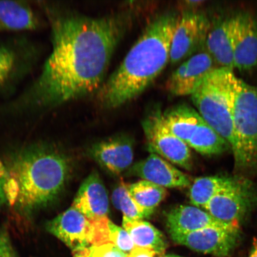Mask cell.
Wrapping results in <instances>:
<instances>
[{"mask_svg":"<svg viewBox=\"0 0 257 257\" xmlns=\"http://www.w3.org/2000/svg\"><path fill=\"white\" fill-rule=\"evenodd\" d=\"M52 49L39 75L20 95L0 104V115L42 114L98 91L131 24L123 13L93 18L42 2Z\"/></svg>","mask_w":257,"mask_h":257,"instance_id":"cell-1","label":"cell"},{"mask_svg":"<svg viewBox=\"0 0 257 257\" xmlns=\"http://www.w3.org/2000/svg\"><path fill=\"white\" fill-rule=\"evenodd\" d=\"M0 172V204L24 216L57 200L68 179V161L47 145L29 147L15 154Z\"/></svg>","mask_w":257,"mask_h":257,"instance_id":"cell-2","label":"cell"},{"mask_svg":"<svg viewBox=\"0 0 257 257\" xmlns=\"http://www.w3.org/2000/svg\"><path fill=\"white\" fill-rule=\"evenodd\" d=\"M173 12L156 16L126 57L98 91V100L109 109L121 107L152 85L170 62V47L179 20Z\"/></svg>","mask_w":257,"mask_h":257,"instance_id":"cell-3","label":"cell"},{"mask_svg":"<svg viewBox=\"0 0 257 257\" xmlns=\"http://www.w3.org/2000/svg\"><path fill=\"white\" fill-rule=\"evenodd\" d=\"M238 79L230 70L215 69L191 96L202 120L229 143L236 165L240 168V149L233 120Z\"/></svg>","mask_w":257,"mask_h":257,"instance_id":"cell-4","label":"cell"},{"mask_svg":"<svg viewBox=\"0 0 257 257\" xmlns=\"http://www.w3.org/2000/svg\"><path fill=\"white\" fill-rule=\"evenodd\" d=\"M109 220L108 217L89 219L72 207L48 221L46 229L73 251L110 243Z\"/></svg>","mask_w":257,"mask_h":257,"instance_id":"cell-5","label":"cell"},{"mask_svg":"<svg viewBox=\"0 0 257 257\" xmlns=\"http://www.w3.org/2000/svg\"><path fill=\"white\" fill-rule=\"evenodd\" d=\"M238 141L240 168L257 166V86L238 79L233 111Z\"/></svg>","mask_w":257,"mask_h":257,"instance_id":"cell-6","label":"cell"},{"mask_svg":"<svg viewBox=\"0 0 257 257\" xmlns=\"http://www.w3.org/2000/svg\"><path fill=\"white\" fill-rule=\"evenodd\" d=\"M40 48L24 36L0 39V95L9 94L34 70Z\"/></svg>","mask_w":257,"mask_h":257,"instance_id":"cell-7","label":"cell"},{"mask_svg":"<svg viewBox=\"0 0 257 257\" xmlns=\"http://www.w3.org/2000/svg\"><path fill=\"white\" fill-rule=\"evenodd\" d=\"M159 108L148 114L142 125L152 153L185 169H191V154L188 144L176 137L167 127Z\"/></svg>","mask_w":257,"mask_h":257,"instance_id":"cell-8","label":"cell"},{"mask_svg":"<svg viewBox=\"0 0 257 257\" xmlns=\"http://www.w3.org/2000/svg\"><path fill=\"white\" fill-rule=\"evenodd\" d=\"M239 227L210 226L184 234H170L175 242L217 257L229 255L239 239Z\"/></svg>","mask_w":257,"mask_h":257,"instance_id":"cell-9","label":"cell"},{"mask_svg":"<svg viewBox=\"0 0 257 257\" xmlns=\"http://www.w3.org/2000/svg\"><path fill=\"white\" fill-rule=\"evenodd\" d=\"M210 26L203 15L183 12L173 34L170 62L175 64L188 59L203 48Z\"/></svg>","mask_w":257,"mask_h":257,"instance_id":"cell-10","label":"cell"},{"mask_svg":"<svg viewBox=\"0 0 257 257\" xmlns=\"http://www.w3.org/2000/svg\"><path fill=\"white\" fill-rule=\"evenodd\" d=\"M206 51H199L172 73L166 83L167 91L176 96L191 95L209 74L218 69Z\"/></svg>","mask_w":257,"mask_h":257,"instance_id":"cell-11","label":"cell"},{"mask_svg":"<svg viewBox=\"0 0 257 257\" xmlns=\"http://www.w3.org/2000/svg\"><path fill=\"white\" fill-rule=\"evenodd\" d=\"M234 68L240 71L257 65V18L247 12L232 16Z\"/></svg>","mask_w":257,"mask_h":257,"instance_id":"cell-12","label":"cell"},{"mask_svg":"<svg viewBox=\"0 0 257 257\" xmlns=\"http://www.w3.org/2000/svg\"><path fill=\"white\" fill-rule=\"evenodd\" d=\"M249 204L248 192L234 181L211 199L204 210L221 223L239 226Z\"/></svg>","mask_w":257,"mask_h":257,"instance_id":"cell-13","label":"cell"},{"mask_svg":"<svg viewBox=\"0 0 257 257\" xmlns=\"http://www.w3.org/2000/svg\"><path fill=\"white\" fill-rule=\"evenodd\" d=\"M130 172L134 176L165 188H184L191 184L188 175L154 153L134 165Z\"/></svg>","mask_w":257,"mask_h":257,"instance_id":"cell-14","label":"cell"},{"mask_svg":"<svg viewBox=\"0 0 257 257\" xmlns=\"http://www.w3.org/2000/svg\"><path fill=\"white\" fill-rule=\"evenodd\" d=\"M90 154L102 168L112 174L119 175L133 163V141L125 136L111 138L95 144Z\"/></svg>","mask_w":257,"mask_h":257,"instance_id":"cell-15","label":"cell"},{"mask_svg":"<svg viewBox=\"0 0 257 257\" xmlns=\"http://www.w3.org/2000/svg\"><path fill=\"white\" fill-rule=\"evenodd\" d=\"M72 207L89 219L107 217V192L97 172H92L80 185Z\"/></svg>","mask_w":257,"mask_h":257,"instance_id":"cell-16","label":"cell"},{"mask_svg":"<svg viewBox=\"0 0 257 257\" xmlns=\"http://www.w3.org/2000/svg\"><path fill=\"white\" fill-rule=\"evenodd\" d=\"M204 47L218 68L233 71L232 16L218 18L210 24Z\"/></svg>","mask_w":257,"mask_h":257,"instance_id":"cell-17","label":"cell"},{"mask_svg":"<svg viewBox=\"0 0 257 257\" xmlns=\"http://www.w3.org/2000/svg\"><path fill=\"white\" fill-rule=\"evenodd\" d=\"M170 234H184L210 226L239 227L220 222L205 210L193 205H179L166 215Z\"/></svg>","mask_w":257,"mask_h":257,"instance_id":"cell-18","label":"cell"},{"mask_svg":"<svg viewBox=\"0 0 257 257\" xmlns=\"http://www.w3.org/2000/svg\"><path fill=\"white\" fill-rule=\"evenodd\" d=\"M43 21L30 3L0 1V33L38 30Z\"/></svg>","mask_w":257,"mask_h":257,"instance_id":"cell-19","label":"cell"},{"mask_svg":"<svg viewBox=\"0 0 257 257\" xmlns=\"http://www.w3.org/2000/svg\"><path fill=\"white\" fill-rule=\"evenodd\" d=\"M163 120L170 133L187 144L194 135L202 118L197 111L190 106H174L162 113Z\"/></svg>","mask_w":257,"mask_h":257,"instance_id":"cell-20","label":"cell"},{"mask_svg":"<svg viewBox=\"0 0 257 257\" xmlns=\"http://www.w3.org/2000/svg\"><path fill=\"white\" fill-rule=\"evenodd\" d=\"M123 229L127 231L136 248L152 250L156 254H162L167 248L163 233L148 221L133 220L123 217Z\"/></svg>","mask_w":257,"mask_h":257,"instance_id":"cell-21","label":"cell"},{"mask_svg":"<svg viewBox=\"0 0 257 257\" xmlns=\"http://www.w3.org/2000/svg\"><path fill=\"white\" fill-rule=\"evenodd\" d=\"M234 180L224 176H206L196 179L189 190L193 206L204 208L215 195L232 184Z\"/></svg>","mask_w":257,"mask_h":257,"instance_id":"cell-22","label":"cell"},{"mask_svg":"<svg viewBox=\"0 0 257 257\" xmlns=\"http://www.w3.org/2000/svg\"><path fill=\"white\" fill-rule=\"evenodd\" d=\"M188 146L203 155H218L231 149L230 145L202 120Z\"/></svg>","mask_w":257,"mask_h":257,"instance_id":"cell-23","label":"cell"},{"mask_svg":"<svg viewBox=\"0 0 257 257\" xmlns=\"http://www.w3.org/2000/svg\"><path fill=\"white\" fill-rule=\"evenodd\" d=\"M127 189L131 198L138 206L149 216L167 195L165 188L145 180L133 184H127Z\"/></svg>","mask_w":257,"mask_h":257,"instance_id":"cell-24","label":"cell"},{"mask_svg":"<svg viewBox=\"0 0 257 257\" xmlns=\"http://www.w3.org/2000/svg\"><path fill=\"white\" fill-rule=\"evenodd\" d=\"M114 207L122 212L123 217L130 220H143L150 217L138 206L128 191L127 184L121 182L115 187L111 195Z\"/></svg>","mask_w":257,"mask_h":257,"instance_id":"cell-25","label":"cell"},{"mask_svg":"<svg viewBox=\"0 0 257 257\" xmlns=\"http://www.w3.org/2000/svg\"><path fill=\"white\" fill-rule=\"evenodd\" d=\"M108 228L110 243L113 244L121 251L127 255L136 248L130 234L123 228L117 226L110 220L108 221Z\"/></svg>","mask_w":257,"mask_h":257,"instance_id":"cell-26","label":"cell"},{"mask_svg":"<svg viewBox=\"0 0 257 257\" xmlns=\"http://www.w3.org/2000/svg\"><path fill=\"white\" fill-rule=\"evenodd\" d=\"M72 252L75 257H127L112 243L80 248Z\"/></svg>","mask_w":257,"mask_h":257,"instance_id":"cell-27","label":"cell"},{"mask_svg":"<svg viewBox=\"0 0 257 257\" xmlns=\"http://www.w3.org/2000/svg\"><path fill=\"white\" fill-rule=\"evenodd\" d=\"M0 257H18L7 230L1 227H0Z\"/></svg>","mask_w":257,"mask_h":257,"instance_id":"cell-28","label":"cell"},{"mask_svg":"<svg viewBox=\"0 0 257 257\" xmlns=\"http://www.w3.org/2000/svg\"><path fill=\"white\" fill-rule=\"evenodd\" d=\"M206 3L205 1H192V0H186V1L181 2V7L184 11L183 12H197V9L202 7L204 6L205 3Z\"/></svg>","mask_w":257,"mask_h":257,"instance_id":"cell-29","label":"cell"},{"mask_svg":"<svg viewBox=\"0 0 257 257\" xmlns=\"http://www.w3.org/2000/svg\"><path fill=\"white\" fill-rule=\"evenodd\" d=\"M156 253L149 249L136 248L127 254V257H155Z\"/></svg>","mask_w":257,"mask_h":257,"instance_id":"cell-30","label":"cell"},{"mask_svg":"<svg viewBox=\"0 0 257 257\" xmlns=\"http://www.w3.org/2000/svg\"><path fill=\"white\" fill-rule=\"evenodd\" d=\"M249 257H257V238H253L251 251Z\"/></svg>","mask_w":257,"mask_h":257,"instance_id":"cell-31","label":"cell"},{"mask_svg":"<svg viewBox=\"0 0 257 257\" xmlns=\"http://www.w3.org/2000/svg\"><path fill=\"white\" fill-rule=\"evenodd\" d=\"M162 257H182V256H179L175 255H167L166 256H163Z\"/></svg>","mask_w":257,"mask_h":257,"instance_id":"cell-32","label":"cell"}]
</instances>
